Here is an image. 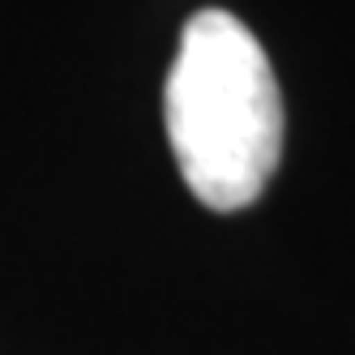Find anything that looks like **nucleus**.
Wrapping results in <instances>:
<instances>
[{
  "label": "nucleus",
  "mask_w": 355,
  "mask_h": 355,
  "mask_svg": "<svg viewBox=\"0 0 355 355\" xmlns=\"http://www.w3.org/2000/svg\"><path fill=\"white\" fill-rule=\"evenodd\" d=\"M163 116L175 167L201 206L244 210L261 197L283 155V98L257 35L240 17L223 9L189 17Z\"/></svg>",
  "instance_id": "f257e3e1"
}]
</instances>
